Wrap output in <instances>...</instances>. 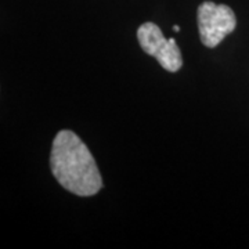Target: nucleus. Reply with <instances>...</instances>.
<instances>
[{
  "label": "nucleus",
  "mask_w": 249,
  "mask_h": 249,
  "mask_svg": "<svg viewBox=\"0 0 249 249\" xmlns=\"http://www.w3.org/2000/svg\"><path fill=\"white\" fill-rule=\"evenodd\" d=\"M137 39L142 52L157 58L160 67L169 72H178L183 65L181 53L173 37L166 39L158 25L144 22L137 29Z\"/></svg>",
  "instance_id": "obj_3"
},
{
  "label": "nucleus",
  "mask_w": 249,
  "mask_h": 249,
  "mask_svg": "<svg viewBox=\"0 0 249 249\" xmlns=\"http://www.w3.org/2000/svg\"><path fill=\"white\" fill-rule=\"evenodd\" d=\"M173 29H175V32H178V31H180V28H178V25H175V27H173Z\"/></svg>",
  "instance_id": "obj_4"
},
{
  "label": "nucleus",
  "mask_w": 249,
  "mask_h": 249,
  "mask_svg": "<svg viewBox=\"0 0 249 249\" xmlns=\"http://www.w3.org/2000/svg\"><path fill=\"white\" fill-rule=\"evenodd\" d=\"M196 18L201 42L209 49L219 45L237 25L234 11L226 4H216L213 1H204L198 7Z\"/></svg>",
  "instance_id": "obj_2"
},
{
  "label": "nucleus",
  "mask_w": 249,
  "mask_h": 249,
  "mask_svg": "<svg viewBox=\"0 0 249 249\" xmlns=\"http://www.w3.org/2000/svg\"><path fill=\"white\" fill-rule=\"evenodd\" d=\"M50 166L55 180L75 196H96L103 188L96 160L72 130H61L54 137Z\"/></svg>",
  "instance_id": "obj_1"
}]
</instances>
